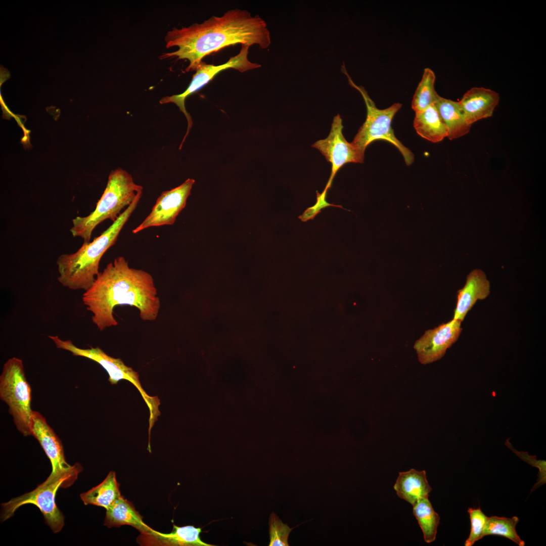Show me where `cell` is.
<instances>
[{
  "instance_id": "cell-1",
  "label": "cell",
  "mask_w": 546,
  "mask_h": 546,
  "mask_svg": "<svg viewBox=\"0 0 546 546\" xmlns=\"http://www.w3.org/2000/svg\"><path fill=\"white\" fill-rule=\"evenodd\" d=\"M166 48L176 47L175 51L163 54L161 59L187 60L186 71H196L202 59L212 53L238 43L262 49L271 43L270 32L265 21L253 16L247 10L232 9L221 16H212L201 23L180 28L173 27L167 32Z\"/></svg>"
},
{
  "instance_id": "cell-2",
  "label": "cell",
  "mask_w": 546,
  "mask_h": 546,
  "mask_svg": "<svg viewBox=\"0 0 546 546\" xmlns=\"http://www.w3.org/2000/svg\"><path fill=\"white\" fill-rule=\"evenodd\" d=\"M82 301L100 331L118 325L113 315L118 305L136 308L144 321L156 320L161 306L152 276L130 267L123 256L115 258L99 273L91 287L82 294Z\"/></svg>"
},
{
  "instance_id": "cell-3",
  "label": "cell",
  "mask_w": 546,
  "mask_h": 546,
  "mask_svg": "<svg viewBox=\"0 0 546 546\" xmlns=\"http://www.w3.org/2000/svg\"><path fill=\"white\" fill-rule=\"evenodd\" d=\"M139 192L132 202L118 218L92 242H84L75 253L61 254L56 264L59 274L58 280L69 289H89L100 272L101 259L106 251L116 242L123 227L135 209L142 197Z\"/></svg>"
},
{
  "instance_id": "cell-4",
  "label": "cell",
  "mask_w": 546,
  "mask_h": 546,
  "mask_svg": "<svg viewBox=\"0 0 546 546\" xmlns=\"http://www.w3.org/2000/svg\"><path fill=\"white\" fill-rule=\"evenodd\" d=\"M143 187L134 183L132 176L119 168L112 170L106 187L95 209L86 216H77L72 219L70 231L73 237H79L89 242L96 226L106 219L114 222L121 210L128 207Z\"/></svg>"
},
{
  "instance_id": "cell-5",
  "label": "cell",
  "mask_w": 546,
  "mask_h": 546,
  "mask_svg": "<svg viewBox=\"0 0 546 546\" xmlns=\"http://www.w3.org/2000/svg\"><path fill=\"white\" fill-rule=\"evenodd\" d=\"M81 470V466L76 464L68 469L57 473H51L48 478L33 490L2 504V521L11 518L21 506L32 504L39 509L46 523L53 532H60L64 525V516L56 505V494L59 488H67L71 486L77 478Z\"/></svg>"
},
{
  "instance_id": "cell-6",
  "label": "cell",
  "mask_w": 546,
  "mask_h": 546,
  "mask_svg": "<svg viewBox=\"0 0 546 546\" xmlns=\"http://www.w3.org/2000/svg\"><path fill=\"white\" fill-rule=\"evenodd\" d=\"M341 71L347 76L349 84L360 93L367 108L366 119L351 143L365 153L367 147L372 142L378 140L387 141L399 150L407 165L412 164L415 160L414 154L396 138L391 127L392 120L402 104L396 103L386 109L378 108L365 88L353 81L344 64L341 66Z\"/></svg>"
},
{
  "instance_id": "cell-7",
  "label": "cell",
  "mask_w": 546,
  "mask_h": 546,
  "mask_svg": "<svg viewBox=\"0 0 546 546\" xmlns=\"http://www.w3.org/2000/svg\"><path fill=\"white\" fill-rule=\"evenodd\" d=\"M0 398L9 406L18 430L25 436L31 435V388L25 376L23 360L18 357L9 358L3 366Z\"/></svg>"
},
{
  "instance_id": "cell-8",
  "label": "cell",
  "mask_w": 546,
  "mask_h": 546,
  "mask_svg": "<svg viewBox=\"0 0 546 546\" xmlns=\"http://www.w3.org/2000/svg\"><path fill=\"white\" fill-rule=\"evenodd\" d=\"M50 339L58 349L71 352L75 356H81L89 358L101 365L109 375L108 381L112 385H116L122 379L128 380L140 392L149 410V427H153L157 417L160 415L158 407L160 400L157 396H149L141 386L138 373L132 368L127 366L119 358H114L106 354L100 347H90L82 349L75 346L70 340H62L59 336L49 335Z\"/></svg>"
},
{
  "instance_id": "cell-9",
  "label": "cell",
  "mask_w": 546,
  "mask_h": 546,
  "mask_svg": "<svg viewBox=\"0 0 546 546\" xmlns=\"http://www.w3.org/2000/svg\"><path fill=\"white\" fill-rule=\"evenodd\" d=\"M249 47L248 46L241 45L238 54L231 57L226 62L222 64L215 65L201 62L197 67L189 85L184 92L178 95L166 96L160 100L161 104L172 103L178 106L187 119V133H189L193 122L190 114L186 109V99L207 84L216 75L223 70L232 68L240 72H244L260 67V64L249 60L248 56Z\"/></svg>"
},
{
  "instance_id": "cell-10",
  "label": "cell",
  "mask_w": 546,
  "mask_h": 546,
  "mask_svg": "<svg viewBox=\"0 0 546 546\" xmlns=\"http://www.w3.org/2000/svg\"><path fill=\"white\" fill-rule=\"evenodd\" d=\"M342 120L339 114L334 117L329 135L311 146L318 149L331 163V173L324 190L328 191L338 171L349 162L363 163L365 153L348 142L343 133Z\"/></svg>"
},
{
  "instance_id": "cell-11",
  "label": "cell",
  "mask_w": 546,
  "mask_h": 546,
  "mask_svg": "<svg viewBox=\"0 0 546 546\" xmlns=\"http://www.w3.org/2000/svg\"><path fill=\"white\" fill-rule=\"evenodd\" d=\"M195 180L188 178L180 186L163 192L157 199L151 212L132 232L138 233L150 227L173 224L185 207Z\"/></svg>"
},
{
  "instance_id": "cell-12",
  "label": "cell",
  "mask_w": 546,
  "mask_h": 546,
  "mask_svg": "<svg viewBox=\"0 0 546 546\" xmlns=\"http://www.w3.org/2000/svg\"><path fill=\"white\" fill-rule=\"evenodd\" d=\"M461 323L452 319L426 331L414 346L419 361L427 365L441 359L447 349L458 339L462 330Z\"/></svg>"
},
{
  "instance_id": "cell-13",
  "label": "cell",
  "mask_w": 546,
  "mask_h": 546,
  "mask_svg": "<svg viewBox=\"0 0 546 546\" xmlns=\"http://www.w3.org/2000/svg\"><path fill=\"white\" fill-rule=\"evenodd\" d=\"M31 435L38 441L49 459L54 474L70 468L72 466L65 460L62 442L45 418L38 412L33 411L31 425Z\"/></svg>"
},
{
  "instance_id": "cell-14",
  "label": "cell",
  "mask_w": 546,
  "mask_h": 546,
  "mask_svg": "<svg viewBox=\"0 0 546 546\" xmlns=\"http://www.w3.org/2000/svg\"><path fill=\"white\" fill-rule=\"evenodd\" d=\"M499 101L497 93L474 87L468 90L459 103L467 123L471 126L479 120L491 117Z\"/></svg>"
},
{
  "instance_id": "cell-15",
  "label": "cell",
  "mask_w": 546,
  "mask_h": 546,
  "mask_svg": "<svg viewBox=\"0 0 546 546\" xmlns=\"http://www.w3.org/2000/svg\"><path fill=\"white\" fill-rule=\"evenodd\" d=\"M202 529L192 525H173L172 531L163 533L155 530L148 533H141L138 542L141 545L160 546H213L203 541L200 537Z\"/></svg>"
},
{
  "instance_id": "cell-16",
  "label": "cell",
  "mask_w": 546,
  "mask_h": 546,
  "mask_svg": "<svg viewBox=\"0 0 546 546\" xmlns=\"http://www.w3.org/2000/svg\"><path fill=\"white\" fill-rule=\"evenodd\" d=\"M490 293V283L485 273L479 269L471 271L466 284L458 292L453 318L463 322L478 300L485 299Z\"/></svg>"
},
{
  "instance_id": "cell-17",
  "label": "cell",
  "mask_w": 546,
  "mask_h": 546,
  "mask_svg": "<svg viewBox=\"0 0 546 546\" xmlns=\"http://www.w3.org/2000/svg\"><path fill=\"white\" fill-rule=\"evenodd\" d=\"M393 488L399 497L412 505L421 499L428 498L432 490L425 471L414 469L399 472Z\"/></svg>"
},
{
  "instance_id": "cell-18",
  "label": "cell",
  "mask_w": 546,
  "mask_h": 546,
  "mask_svg": "<svg viewBox=\"0 0 546 546\" xmlns=\"http://www.w3.org/2000/svg\"><path fill=\"white\" fill-rule=\"evenodd\" d=\"M104 525L108 528L130 525L141 533H148L154 530L143 521L132 503L122 495L106 510Z\"/></svg>"
},
{
  "instance_id": "cell-19",
  "label": "cell",
  "mask_w": 546,
  "mask_h": 546,
  "mask_svg": "<svg viewBox=\"0 0 546 546\" xmlns=\"http://www.w3.org/2000/svg\"><path fill=\"white\" fill-rule=\"evenodd\" d=\"M435 105L448 131L450 140L467 134L470 129L459 102L440 97L438 94Z\"/></svg>"
},
{
  "instance_id": "cell-20",
  "label": "cell",
  "mask_w": 546,
  "mask_h": 546,
  "mask_svg": "<svg viewBox=\"0 0 546 546\" xmlns=\"http://www.w3.org/2000/svg\"><path fill=\"white\" fill-rule=\"evenodd\" d=\"M414 127L423 138L438 143L448 136L447 128L434 104L415 113Z\"/></svg>"
},
{
  "instance_id": "cell-21",
  "label": "cell",
  "mask_w": 546,
  "mask_h": 546,
  "mask_svg": "<svg viewBox=\"0 0 546 546\" xmlns=\"http://www.w3.org/2000/svg\"><path fill=\"white\" fill-rule=\"evenodd\" d=\"M119 487L115 472L110 471L101 483L80 496L85 505H93L107 510L121 496Z\"/></svg>"
},
{
  "instance_id": "cell-22",
  "label": "cell",
  "mask_w": 546,
  "mask_h": 546,
  "mask_svg": "<svg viewBox=\"0 0 546 546\" xmlns=\"http://www.w3.org/2000/svg\"><path fill=\"white\" fill-rule=\"evenodd\" d=\"M413 506V514L421 528L425 541H434L439 524V515L434 510L428 497L418 500Z\"/></svg>"
},
{
  "instance_id": "cell-23",
  "label": "cell",
  "mask_w": 546,
  "mask_h": 546,
  "mask_svg": "<svg viewBox=\"0 0 546 546\" xmlns=\"http://www.w3.org/2000/svg\"><path fill=\"white\" fill-rule=\"evenodd\" d=\"M435 79V73L430 68L424 69L412 102V108L415 113L435 103L438 95L434 87Z\"/></svg>"
},
{
  "instance_id": "cell-24",
  "label": "cell",
  "mask_w": 546,
  "mask_h": 546,
  "mask_svg": "<svg viewBox=\"0 0 546 546\" xmlns=\"http://www.w3.org/2000/svg\"><path fill=\"white\" fill-rule=\"evenodd\" d=\"M519 522L516 516L512 518L491 516L488 518L485 525L483 536L496 535L505 537L519 546H524L525 542L518 535L516 526Z\"/></svg>"
},
{
  "instance_id": "cell-25",
  "label": "cell",
  "mask_w": 546,
  "mask_h": 546,
  "mask_svg": "<svg viewBox=\"0 0 546 546\" xmlns=\"http://www.w3.org/2000/svg\"><path fill=\"white\" fill-rule=\"evenodd\" d=\"M269 546H288L289 535L295 527L291 528L284 524L279 517L272 513L269 519Z\"/></svg>"
},
{
  "instance_id": "cell-26",
  "label": "cell",
  "mask_w": 546,
  "mask_h": 546,
  "mask_svg": "<svg viewBox=\"0 0 546 546\" xmlns=\"http://www.w3.org/2000/svg\"><path fill=\"white\" fill-rule=\"evenodd\" d=\"M468 512L470 519L471 530L469 537L465 541V545L472 546L476 541L484 537L483 532L488 517L482 512L480 508H470Z\"/></svg>"
},
{
  "instance_id": "cell-27",
  "label": "cell",
  "mask_w": 546,
  "mask_h": 546,
  "mask_svg": "<svg viewBox=\"0 0 546 546\" xmlns=\"http://www.w3.org/2000/svg\"><path fill=\"white\" fill-rule=\"evenodd\" d=\"M505 445L508 448L511 449L517 456H518L522 460L526 462L527 464L531 465L533 467H537L539 469L538 479L536 483L534 485L533 489L531 490V491H533L536 488L545 483V461L538 460L536 459V457L535 456H530L527 452L519 451L516 450L512 445L511 443L510 442L509 439L506 440Z\"/></svg>"
},
{
  "instance_id": "cell-28",
  "label": "cell",
  "mask_w": 546,
  "mask_h": 546,
  "mask_svg": "<svg viewBox=\"0 0 546 546\" xmlns=\"http://www.w3.org/2000/svg\"><path fill=\"white\" fill-rule=\"evenodd\" d=\"M328 191L324 190L321 193L316 192V202L311 207L307 208L298 218L303 222L312 220L316 215L321 212V210L327 207L333 206L344 208L341 205H334L328 202L326 197Z\"/></svg>"
}]
</instances>
